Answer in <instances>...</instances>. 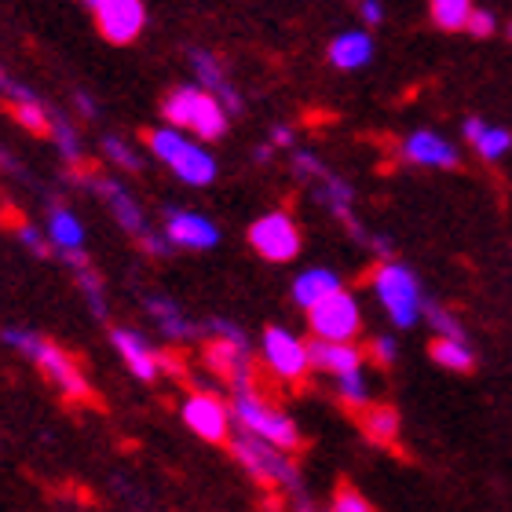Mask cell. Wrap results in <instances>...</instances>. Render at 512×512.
Instances as JSON below:
<instances>
[{
  "mask_svg": "<svg viewBox=\"0 0 512 512\" xmlns=\"http://www.w3.org/2000/svg\"><path fill=\"white\" fill-rule=\"evenodd\" d=\"M0 337H4V344L19 348L26 359H33V363H37V370H41V374L48 377V381H52L55 388L70 399V403H96L92 384L85 381L81 366L74 363V355H66L55 341H48V337H37V333H30V330H4Z\"/></svg>",
  "mask_w": 512,
  "mask_h": 512,
  "instance_id": "obj_1",
  "label": "cell"
},
{
  "mask_svg": "<svg viewBox=\"0 0 512 512\" xmlns=\"http://www.w3.org/2000/svg\"><path fill=\"white\" fill-rule=\"evenodd\" d=\"M161 114L172 128H187V132H194L198 139H209V143L227 132V110L209 88H176L161 103Z\"/></svg>",
  "mask_w": 512,
  "mask_h": 512,
  "instance_id": "obj_2",
  "label": "cell"
},
{
  "mask_svg": "<svg viewBox=\"0 0 512 512\" xmlns=\"http://www.w3.org/2000/svg\"><path fill=\"white\" fill-rule=\"evenodd\" d=\"M143 143H147L165 165H172V172H176L183 183L205 187V183L216 180L213 154L202 150L198 143H187V139L180 136V128H172V125L169 128H143Z\"/></svg>",
  "mask_w": 512,
  "mask_h": 512,
  "instance_id": "obj_3",
  "label": "cell"
},
{
  "mask_svg": "<svg viewBox=\"0 0 512 512\" xmlns=\"http://www.w3.org/2000/svg\"><path fill=\"white\" fill-rule=\"evenodd\" d=\"M231 454H235V461L242 465V469L253 476L256 483H264V487H293L297 483V465L286 458L289 450L275 447L271 439L256 436V432H249V428H242L238 436H231Z\"/></svg>",
  "mask_w": 512,
  "mask_h": 512,
  "instance_id": "obj_4",
  "label": "cell"
},
{
  "mask_svg": "<svg viewBox=\"0 0 512 512\" xmlns=\"http://www.w3.org/2000/svg\"><path fill=\"white\" fill-rule=\"evenodd\" d=\"M374 293L381 300V308L388 311V319L395 326H414L421 315H425V297H421V286H417V275L406 264H381L374 275Z\"/></svg>",
  "mask_w": 512,
  "mask_h": 512,
  "instance_id": "obj_5",
  "label": "cell"
},
{
  "mask_svg": "<svg viewBox=\"0 0 512 512\" xmlns=\"http://www.w3.org/2000/svg\"><path fill=\"white\" fill-rule=\"evenodd\" d=\"M231 414H235V421L242 428H249V432H256V436L271 439L275 447L289 450V454L304 447L297 425H293L286 414H278L275 406L267 403L256 388H249V392H235V410H231Z\"/></svg>",
  "mask_w": 512,
  "mask_h": 512,
  "instance_id": "obj_6",
  "label": "cell"
},
{
  "mask_svg": "<svg viewBox=\"0 0 512 512\" xmlns=\"http://www.w3.org/2000/svg\"><path fill=\"white\" fill-rule=\"evenodd\" d=\"M85 183L92 187V191L103 198V202L114 209V216H118V224L125 227L128 235L136 238L139 246L147 249L150 256H169V238H158L154 231H150V224L143 220V213H139V205L128 198V191L121 187L118 180H103V176H96V172H85Z\"/></svg>",
  "mask_w": 512,
  "mask_h": 512,
  "instance_id": "obj_7",
  "label": "cell"
},
{
  "mask_svg": "<svg viewBox=\"0 0 512 512\" xmlns=\"http://www.w3.org/2000/svg\"><path fill=\"white\" fill-rule=\"evenodd\" d=\"M308 326L315 337H330V341H352L355 333L363 330V315L359 304L348 289H337L330 297H322L319 304L308 308Z\"/></svg>",
  "mask_w": 512,
  "mask_h": 512,
  "instance_id": "obj_8",
  "label": "cell"
},
{
  "mask_svg": "<svg viewBox=\"0 0 512 512\" xmlns=\"http://www.w3.org/2000/svg\"><path fill=\"white\" fill-rule=\"evenodd\" d=\"M249 246L271 264H286L300 253V231L286 213H267L249 227Z\"/></svg>",
  "mask_w": 512,
  "mask_h": 512,
  "instance_id": "obj_9",
  "label": "cell"
},
{
  "mask_svg": "<svg viewBox=\"0 0 512 512\" xmlns=\"http://www.w3.org/2000/svg\"><path fill=\"white\" fill-rule=\"evenodd\" d=\"M231 410H227L216 395L209 392H194L187 403H183V421L191 432L205 439V443H231Z\"/></svg>",
  "mask_w": 512,
  "mask_h": 512,
  "instance_id": "obj_10",
  "label": "cell"
},
{
  "mask_svg": "<svg viewBox=\"0 0 512 512\" xmlns=\"http://www.w3.org/2000/svg\"><path fill=\"white\" fill-rule=\"evenodd\" d=\"M96 26L103 41L110 44L136 41L139 30L147 26V4L143 0H103L96 8Z\"/></svg>",
  "mask_w": 512,
  "mask_h": 512,
  "instance_id": "obj_11",
  "label": "cell"
},
{
  "mask_svg": "<svg viewBox=\"0 0 512 512\" xmlns=\"http://www.w3.org/2000/svg\"><path fill=\"white\" fill-rule=\"evenodd\" d=\"M264 359L282 381H304V374H308L311 366L308 344L297 341L293 333L278 330V326L264 330Z\"/></svg>",
  "mask_w": 512,
  "mask_h": 512,
  "instance_id": "obj_12",
  "label": "cell"
},
{
  "mask_svg": "<svg viewBox=\"0 0 512 512\" xmlns=\"http://www.w3.org/2000/svg\"><path fill=\"white\" fill-rule=\"evenodd\" d=\"M165 231H169L172 246L183 249H213L216 246V227L198 213H187V209H169L165 213Z\"/></svg>",
  "mask_w": 512,
  "mask_h": 512,
  "instance_id": "obj_13",
  "label": "cell"
},
{
  "mask_svg": "<svg viewBox=\"0 0 512 512\" xmlns=\"http://www.w3.org/2000/svg\"><path fill=\"white\" fill-rule=\"evenodd\" d=\"M308 355H311V366L315 370H322V374H352V370H359L363 366V352L355 348L352 341H330V337H315V341L308 344Z\"/></svg>",
  "mask_w": 512,
  "mask_h": 512,
  "instance_id": "obj_14",
  "label": "cell"
},
{
  "mask_svg": "<svg viewBox=\"0 0 512 512\" xmlns=\"http://www.w3.org/2000/svg\"><path fill=\"white\" fill-rule=\"evenodd\" d=\"M110 341L118 348V355L125 359V366L139 381H154L161 374V355L150 348L136 330H110Z\"/></svg>",
  "mask_w": 512,
  "mask_h": 512,
  "instance_id": "obj_15",
  "label": "cell"
},
{
  "mask_svg": "<svg viewBox=\"0 0 512 512\" xmlns=\"http://www.w3.org/2000/svg\"><path fill=\"white\" fill-rule=\"evenodd\" d=\"M403 158L414 161V165H425V169H458V150H454V143H447L436 132H414L403 143Z\"/></svg>",
  "mask_w": 512,
  "mask_h": 512,
  "instance_id": "obj_16",
  "label": "cell"
},
{
  "mask_svg": "<svg viewBox=\"0 0 512 512\" xmlns=\"http://www.w3.org/2000/svg\"><path fill=\"white\" fill-rule=\"evenodd\" d=\"M191 63H194V70H198V85L209 88V92L224 103L227 114H231V118H238V114H242V96H238L235 85H231V81H227V74L220 70L216 55H209L205 48H194Z\"/></svg>",
  "mask_w": 512,
  "mask_h": 512,
  "instance_id": "obj_17",
  "label": "cell"
},
{
  "mask_svg": "<svg viewBox=\"0 0 512 512\" xmlns=\"http://www.w3.org/2000/svg\"><path fill=\"white\" fill-rule=\"evenodd\" d=\"M55 253H59V260H63V264H70V271H74L77 286H81V293H85L92 315L107 322V300H103V282H99L92 260H88V256L81 253V249H55Z\"/></svg>",
  "mask_w": 512,
  "mask_h": 512,
  "instance_id": "obj_18",
  "label": "cell"
},
{
  "mask_svg": "<svg viewBox=\"0 0 512 512\" xmlns=\"http://www.w3.org/2000/svg\"><path fill=\"white\" fill-rule=\"evenodd\" d=\"M465 139H469L472 147L480 150V158H487V161L505 158V154L512 150V132H509V128H494V125H487V121H480V118L465 121Z\"/></svg>",
  "mask_w": 512,
  "mask_h": 512,
  "instance_id": "obj_19",
  "label": "cell"
},
{
  "mask_svg": "<svg viewBox=\"0 0 512 512\" xmlns=\"http://www.w3.org/2000/svg\"><path fill=\"white\" fill-rule=\"evenodd\" d=\"M359 425H363L366 439L377 443V447H395V439H399V414H395V406L366 403L359 410Z\"/></svg>",
  "mask_w": 512,
  "mask_h": 512,
  "instance_id": "obj_20",
  "label": "cell"
},
{
  "mask_svg": "<svg viewBox=\"0 0 512 512\" xmlns=\"http://www.w3.org/2000/svg\"><path fill=\"white\" fill-rule=\"evenodd\" d=\"M428 355H432V363H439L443 370H454V374H469L472 366H476V355H472L465 337H447V333H439L436 341L428 344Z\"/></svg>",
  "mask_w": 512,
  "mask_h": 512,
  "instance_id": "obj_21",
  "label": "cell"
},
{
  "mask_svg": "<svg viewBox=\"0 0 512 512\" xmlns=\"http://www.w3.org/2000/svg\"><path fill=\"white\" fill-rule=\"evenodd\" d=\"M337 289H341V278L333 275V271H326V267H311V271H304V275L293 282V300L308 311L311 304H319L322 297H330V293H337Z\"/></svg>",
  "mask_w": 512,
  "mask_h": 512,
  "instance_id": "obj_22",
  "label": "cell"
},
{
  "mask_svg": "<svg viewBox=\"0 0 512 512\" xmlns=\"http://www.w3.org/2000/svg\"><path fill=\"white\" fill-rule=\"evenodd\" d=\"M370 55H374V41L359 30L341 33V37L330 44V63L341 66V70H359V66L370 63Z\"/></svg>",
  "mask_w": 512,
  "mask_h": 512,
  "instance_id": "obj_23",
  "label": "cell"
},
{
  "mask_svg": "<svg viewBox=\"0 0 512 512\" xmlns=\"http://www.w3.org/2000/svg\"><path fill=\"white\" fill-rule=\"evenodd\" d=\"M147 311L154 315V322H158L161 330L169 333V337H176V341H183V337H194V326L180 315V308L172 304L169 297H147Z\"/></svg>",
  "mask_w": 512,
  "mask_h": 512,
  "instance_id": "obj_24",
  "label": "cell"
},
{
  "mask_svg": "<svg viewBox=\"0 0 512 512\" xmlns=\"http://www.w3.org/2000/svg\"><path fill=\"white\" fill-rule=\"evenodd\" d=\"M48 235H52L55 249H81V242H85V227L77 224L63 205H52V213H48Z\"/></svg>",
  "mask_w": 512,
  "mask_h": 512,
  "instance_id": "obj_25",
  "label": "cell"
},
{
  "mask_svg": "<svg viewBox=\"0 0 512 512\" xmlns=\"http://www.w3.org/2000/svg\"><path fill=\"white\" fill-rule=\"evenodd\" d=\"M8 110H11V118L19 121L26 132H33V136H52V114L37 103V96L33 99H11Z\"/></svg>",
  "mask_w": 512,
  "mask_h": 512,
  "instance_id": "obj_26",
  "label": "cell"
},
{
  "mask_svg": "<svg viewBox=\"0 0 512 512\" xmlns=\"http://www.w3.org/2000/svg\"><path fill=\"white\" fill-rule=\"evenodd\" d=\"M472 0H428V11H432V22H436L439 30H465L469 26V15H472Z\"/></svg>",
  "mask_w": 512,
  "mask_h": 512,
  "instance_id": "obj_27",
  "label": "cell"
},
{
  "mask_svg": "<svg viewBox=\"0 0 512 512\" xmlns=\"http://www.w3.org/2000/svg\"><path fill=\"white\" fill-rule=\"evenodd\" d=\"M52 136L55 143H59V154H63V161L74 169V165H81V139H77L74 125L59 114V110H52Z\"/></svg>",
  "mask_w": 512,
  "mask_h": 512,
  "instance_id": "obj_28",
  "label": "cell"
},
{
  "mask_svg": "<svg viewBox=\"0 0 512 512\" xmlns=\"http://www.w3.org/2000/svg\"><path fill=\"white\" fill-rule=\"evenodd\" d=\"M337 395H341V399L352 406V410H363V406L370 403V388H366L363 366H359V370H352V374L337 377Z\"/></svg>",
  "mask_w": 512,
  "mask_h": 512,
  "instance_id": "obj_29",
  "label": "cell"
},
{
  "mask_svg": "<svg viewBox=\"0 0 512 512\" xmlns=\"http://www.w3.org/2000/svg\"><path fill=\"white\" fill-rule=\"evenodd\" d=\"M333 509L337 512H370L374 502H366V494L355 491L352 483L344 480V483H337V491H333Z\"/></svg>",
  "mask_w": 512,
  "mask_h": 512,
  "instance_id": "obj_30",
  "label": "cell"
},
{
  "mask_svg": "<svg viewBox=\"0 0 512 512\" xmlns=\"http://www.w3.org/2000/svg\"><path fill=\"white\" fill-rule=\"evenodd\" d=\"M103 150H107L110 161H118V165L125 172H139V169H143V158H139V154L132 147H128V143H121L118 136H107V139H103Z\"/></svg>",
  "mask_w": 512,
  "mask_h": 512,
  "instance_id": "obj_31",
  "label": "cell"
},
{
  "mask_svg": "<svg viewBox=\"0 0 512 512\" xmlns=\"http://www.w3.org/2000/svg\"><path fill=\"white\" fill-rule=\"evenodd\" d=\"M425 319L436 326V333H447V337H465L461 322L454 319L447 308H439V304H425Z\"/></svg>",
  "mask_w": 512,
  "mask_h": 512,
  "instance_id": "obj_32",
  "label": "cell"
},
{
  "mask_svg": "<svg viewBox=\"0 0 512 512\" xmlns=\"http://www.w3.org/2000/svg\"><path fill=\"white\" fill-rule=\"evenodd\" d=\"M465 30H469L472 37H491V33L498 30V19H494L491 11L472 8V15H469V26H465Z\"/></svg>",
  "mask_w": 512,
  "mask_h": 512,
  "instance_id": "obj_33",
  "label": "cell"
},
{
  "mask_svg": "<svg viewBox=\"0 0 512 512\" xmlns=\"http://www.w3.org/2000/svg\"><path fill=\"white\" fill-rule=\"evenodd\" d=\"M15 235L22 238V246H30L37 256H52V253H55V246H52V242H44V238L37 235V231H33L30 224H19V227H15Z\"/></svg>",
  "mask_w": 512,
  "mask_h": 512,
  "instance_id": "obj_34",
  "label": "cell"
},
{
  "mask_svg": "<svg viewBox=\"0 0 512 512\" xmlns=\"http://www.w3.org/2000/svg\"><path fill=\"white\" fill-rule=\"evenodd\" d=\"M370 355H374L377 366H392L395 363V341H392V337H374V344H370Z\"/></svg>",
  "mask_w": 512,
  "mask_h": 512,
  "instance_id": "obj_35",
  "label": "cell"
},
{
  "mask_svg": "<svg viewBox=\"0 0 512 512\" xmlns=\"http://www.w3.org/2000/svg\"><path fill=\"white\" fill-rule=\"evenodd\" d=\"M0 92H4V96H8V99H33L30 88L15 85V81H11V77L4 74V70H0Z\"/></svg>",
  "mask_w": 512,
  "mask_h": 512,
  "instance_id": "obj_36",
  "label": "cell"
},
{
  "mask_svg": "<svg viewBox=\"0 0 512 512\" xmlns=\"http://www.w3.org/2000/svg\"><path fill=\"white\" fill-rule=\"evenodd\" d=\"M363 19L370 22V26H377V22L384 19V8H381V0H363Z\"/></svg>",
  "mask_w": 512,
  "mask_h": 512,
  "instance_id": "obj_37",
  "label": "cell"
},
{
  "mask_svg": "<svg viewBox=\"0 0 512 512\" xmlns=\"http://www.w3.org/2000/svg\"><path fill=\"white\" fill-rule=\"evenodd\" d=\"M271 143H275V147H293V132H289V128H275V132H271Z\"/></svg>",
  "mask_w": 512,
  "mask_h": 512,
  "instance_id": "obj_38",
  "label": "cell"
},
{
  "mask_svg": "<svg viewBox=\"0 0 512 512\" xmlns=\"http://www.w3.org/2000/svg\"><path fill=\"white\" fill-rule=\"evenodd\" d=\"M77 110H85V118H96V114H99L96 103H92L88 96H81V92H77Z\"/></svg>",
  "mask_w": 512,
  "mask_h": 512,
  "instance_id": "obj_39",
  "label": "cell"
},
{
  "mask_svg": "<svg viewBox=\"0 0 512 512\" xmlns=\"http://www.w3.org/2000/svg\"><path fill=\"white\" fill-rule=\"evenodd\" d=\"M81 4H85V8H92V11H96L99 4H103V0H81Z\"/></svg>",
  "mask_w": 512,
  "mask_h": 512,
  "instance_id": "obj_40",
  "label": "cell"
},
{
  "mask_svg": "<svg viewBox=\"0 0 512 512\" xmlns=\"http://www.w3.org/2000/svg\"><path fill=\"white\" fill-rule=\"evenodd\" d=\"M0 165H4V169H15V165H11V158H4V154H0Z\"/></svg>",
  "mask_w": 512,
  "mask_h": 512,
  "instance_id": "obj_41",
  "label": "cell"
},
{
  "mask_svg": "<svg viewBox=\"0 0 512 512\" xmlns=\"http://www.w3.org/2000/svg\"><path fill=\"white\" fill-rule=\"evenodd\" d=\"M509 37H512V22H509Z\"/></svg>",
  "mask_w": 512,
  "mask_h": 512,
  "instance_id": "obj_42",
  "label": "cell"
}]
</instances>
